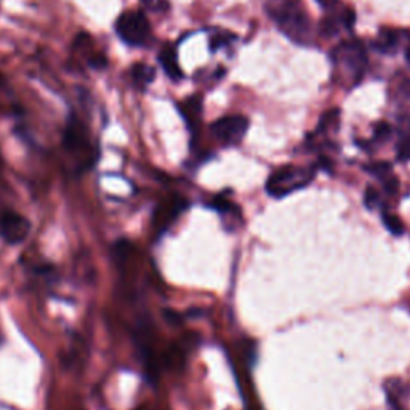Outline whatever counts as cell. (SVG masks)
<instances>
[{
	"mask_svg": "<svg viewBox=\"0 0 410 410\" xmlns=\"http://www.w3.org/2000/svg\"><path fill=\"white\" fill-rule=\"evenodd\" d=\"M271 18L277 23V26L290 41L296 43H308L311 39L310 18L306 17L303 10L294 2H272L268 7Z\"/></svg>",
	"mask_w": 410,
	"mask_h": 410,
	"instance_id": "cell-2",
	"label": "cell"
},
{
	"mask_svg": "<svg viewBox=\"0 0 410 410\" xmlns=\"http://www.w3.org/2000/svg\"><path fill=\"white\" fill-rule=\"evenodd\" d=\"M116 32L119 39L130 47H146L151 41V24L143 12L122 13L116 21Z\"/></svg>",
	"mask_w": 410,
	"mask_h": 410,
	"instance_id": "cell-4",
	"label": "cell"
},
{
	"mask_svg": "<svg viewBox=\"0 0 410 410\" xmlns=\"http://www.w3.org/2000/svg\"><path fill=\"white\" fill-rule=\"evenodd\" d=\"M317 3H319L322 8L332 10L336 5V0H317Z\"/></svg>",
	"mask_w": 410,
	"mask_h": 410,
	"instance_id": "cell-21",
	"label": "cell"
},
{
	"mask_svg": "<svg viewBox=\"0 0 410 410\" xmlns=\"http://www.w3.org/2000/svg\"><path fill=\"white\" fill-rule=\"evenodd\" d=\"M398 159L401 162H406L410 159V133L404 136L398 144Z\"/></svg>",
	"mask_w": 410,
	"mask_h": 410,
	"instance_id": "cell-16",
	"label": "cell"
},
{
	"mask_svg": "<svg viewBox=\"0 0 410 410\" xmlns=\"http://www.w3.org/2000/svg\"><path fill=\"white\" fill-rule=\"evenodd\" d=\"M3 343V336H2V330H0V345Z\"/></svg>",
	"mask_w": 410,
	"mask_h": 410,
	"instance_id": "cell-23",
	"label": "cell"
},
{
	"mask_svg": "<svg viewBox=\"0 0 410 410\" xmlns=\"http://www.w3.org/2000/svg\"><path fill=\"white\" fill-rule=\"evenodd\" d=\"M63 146L66 153L74 159L77 172H87L98 162V148L91 141L90 131L74 112L67 117L65 133H63Z\"/></svg>",
	"mask_w": 410,
	"mask_h": 410,
	"instance_id": "cell-1",
	"label": "cell"
},
{
	"mask_svg": "<svg viewBox=\"0 0 410 410\" xmlns=\"http://www.w3.org/2000/svg\"><path fill=\"white\" fill-rule=\"evenodd\" d=\"M141 2H143V3H151V2H153V0H141Z\"/></svg>",
	"mask_w": 410,
	"mask_h": 410,
	"instance_id": "cell-24",
	"label": "cell"
},
{
	"mask_svg": "<svg viewBox=\"0 0 410 410\" xmlns=\"http://www.w3.org/2000/svg\"><path fill=\"white\" fill-rule=\"evenodd\" d=\"M335 61L341 63L346 66V69L351 71L356 77V80L360 79L363 72L367 65V55H365V48L360 42L351 41L345 42L335 48L334 52Z\"/></svg>",
	"mask_w": 410,
	"mask_h": 410,
	"instance_id": "cell-7",
	"label": "cell"
},
{
	"mask_svg": "<svg viewBox=\"0 0 410 410\" xmlns=\"http://www.w3.org/2000/svg\"><path fill=\"white\" fill-rule=\"evenodd\" d=\"M131 79H133L135 85L138 87V89H146V87L153 84L155 80V67L149 66V65H144V63H136L131 67Z\"/></svg>",
	"mask_w": 410,
	"mask_h": 410,
	"instance_id": "cell-12",
	"label": "cell"
},
{
	"mask_svg": "<svg viewBox=\"0 0 410 410\" xmlns=\"http://www.w3.org/2000/svg\"><path fill=\"white\" fill-rule=\"evenodd\" d=\"M233 41H236V36H234V34L219 32V34H217V36H213L212 41H210V52L215 53L218 50V48L229 45V43H231Z\"/></svg>",
	"mask_w": 410,
	"mask_h": 410,
	"instance_id": "cell-15",
	"label": "cell"
},
{
	"mask_svg": "<svg viewBox=\"0 0 410 410\" xmlns=\"http://www.w3.org/2000/svg\"><path fill=\"white\" fill-rule=\"evenodd\" d=\"M383 223L385 226H387V229L391 234H394V236H401V234L404 233V224L401 219H399V217H396V215L389 213V212H383Z\"/></svg>",
	"mask_w": 410,
	"mask_h": 410,
	"instance_id": "cell-14",
	"label": "cell"
},
{
	"mask_svg": "<svg viewBox=\"0 0 410 410\" xmlns=\"http://www.w3.org/2000/svg\"><path fill=\"white\" fill-rule=\"evenodd\" d=\"M159 63L162 66L165 74H167L170 79L175 82H180L184 77L182 67H180L178 63V53L177 48H175L172 43H165V45L160 48L159 53Z\"/></svg>",
	"mask_w": 410,
	"mask_h": 410,
	"instance_id": "cell-10",
	"label": "cell"
},
{
	"mask_svg": "<svg viewBox=\"0 0 410 410\" xmlns=\"http://www.w3.org/2000/svg\"><path fill=\"white\" fill-rule=\"evenodd\" d=\"M210 208H213L215 212L222 215V217L224 218H239L241 217V208L237 207L236 204H234L233 201H229L228 197L224 196H215L212 201H210L208 204Z\"/></svg>",
	"mask_w": 410,
	"mask_h": 410,
	"instance_id": "cell-13",
	"label": "cell"
},
{
	"mask_svg": "<svg viewBox=\"0 0 410 410\" xmlns=\"http://www.w3.org/2000/svg\"><path fill=\"white\" fill-rule=\"evenodd\" d=\"M186 208L188 202L183 197H172L170 201L155 208L153 219L154 228L158 229V233H164Z\"/></svg>",
	"mask_w": 410,
	"mask_h": 410,
	"instance_id": "cell-8",
	"label": "cell"
},
{
	"mask_svg": "<svg viewBox=\"0 0 410 410\" xmlns=\"http://www.w3.org/2000/svg\"><path fill=\"white\" fill-rule=\"evenodd\" d=\"M389 135H391V127H389L388 124L382 122V124L375 125V138L385 140V138H388Z\"/></svg>",
	"mask_w": 410,
	"mask_h": 410,
	"instance_id": "cell-19",
	"label": "cell"
},
{
	"mask_svg": "<svg viewBox=\"0 0 410 410\" xmlns=\"http://www.w3.org/2000/svg\"><path fill=\"white\" fill-rule=\"evenodd\" d=\"M89 66L91 69H96V71H102L107 67V58L105 55H100V53H96V55H91L89 58Z\"/></svg>",
	"mask_w": 410,
	"mask_h": 410,
	"instance_id": "cell-17",
	"label": "cell"
},
{
	"mask_svg": "<svg viewBox=\"0 0 410 410\" xmlns=\"http://www.w3.org/2000/svg\"><path fill=\"white\" fill-rule=\"evenodd\" d=\"M399 43H401V36H399V32L394 31V29L385 28L380 31L374 47L377 48L380 53H391L399 47Z\"/></svg>",
	"mask_w": 410,
	"mask_h": 410,
	"instance_id": "cell-11",
	"label": "cell"
},
{
	"mask_svg": "<svg viewBox=\"0 0 410 410\" xmlns=\"http://www.w3.org/2000/svg\"><path fill=\"white\" fill-rule=\"evenodd\" d=\"M312 178H314V170L287 165L271 173L266 182V193L271 197L281 199L308 186Z\"/></svg>",
	"mask_w": 410,
	"mask_h": 410,
	"instance_id": "cell-3",
	"label": "cell"
},
{
	"mask_svg": "<svg viewBox=\"0 0 410 410\" xmlns=\"http://www.w3.org/2000/svg\"><path fill=\"white\" fill-rule=\"evenodd\" d=\"M380 194L375 191L374 188H367V191H365V204H367L369 208H375L377 205L380 204Z\"/></svg>",
	"mask_w": 410,
	"mask_h": 410,
	"instance_id": "cell-18",
	"label": "cell"
},
{
	"mask_svg": "<svg viewBox=\"0 0 410 410\" xmlns=\"http://www.w3.org/2000/svg\"><path fill=\"white\" fill-rule=\"evenodd\" d=\"M202 96L201 95H193L189 98L183 100L178 105V112L182 114L184 124H186V129L191 133V138L199 133L202 124Z\"/></svg>",
	"mask_w": 410,
	"mask_h": 410,
	"instance_id": "cell-9",
	"label": "cell"
},
{
	"mask_svg": "<svg viewBox=\"0 0 410 410\" xmlns=\"http://www.w3.org/2000/svg\"><path fill=\"white\" fill-rule=\"evenodd\" d=\"M406 58H407V61L410 63V45L407 47V50H406Z\"/></svg>",
	"mask_w": 410,
	"mask_h": 410,
	"instance_id": "cell-22",
	"label": "cell"
},
{
	"mask_svg": "<svg viewBox=\"0 0 410 410\" xmlns=\"http://www.w3.org/2000/svg\"><path fill=\"white\" fill-rule=\"evenodd\" d=\"M32 224L21 213L5 210L0 213V237L8 246H19L31 234Z\"/></svg>",
	"mask_w": 410,
	"mask_h": 410,
	"instance_id": "cell-6",
	"label": "cell"
},
{
	"mask_svg": "<svg viewBox=\"0 0 410 410\" xmlns=\"http://www.w3.org/2000/svg\"><path fill=\"white\" fill-rule=\"evenodd\" d=\"M248 130V119L246 116L233 114L219 117L210 125V131L223 146H236L241 143Z\"/></svg>",
	"mask_w": 410,
	"mask_h": 410,
	"instance_id": "cell-5",
	"label": "cell"
},
{
	"mask_svg": "<svg viewBox=\"0 0 410 410\" xmlns=\"http://www.w3.org/2000/svg\"><path fill=\"white\" fill-rule=\"evenodd\" d=\"M341 23H343L345 28L348 29L353 28V24L356 23V14L353 8H346L345 12L341 13Z\"/></svg>",
	"mask_w": 410,
	"mask_h": 410,
	"instance_id": "cell-20",
	"label": "cell"
}]
</instances>
